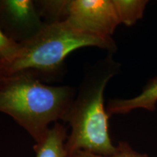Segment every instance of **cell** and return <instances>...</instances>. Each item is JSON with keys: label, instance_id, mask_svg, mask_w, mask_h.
I'll return each mask as SVG.
<instances>
[{"label": "cell", "instance_id": "ba28073f", "mask_svg": "<svg viewBox=\"0 0 157 157\" xmlns=\"http://www.w3.org/2000/svg\"><path fill=\"white\" fill-rule=\"evenodd\" d=\"M120 23L130 26L143 17L148 1L113 0Z\"/></svg>", "mask_w": 157, "mask_h": 157}, {"label": "cell", "instance_id": "8fae6325", "mask_svg": "<svg viewBox=\"0 0 157 157\" xmlns=\"http://www.w3.org/2000/svg\"><path fill=\"white\" fill-rule=\"evenodd\" d=\"M8 72L6 68L5 63L0 59V87H2L3 84L7 82L10 77Z\"/></svg>", "mask_w": 157, "mask_h": 157}, {"label": "cell", "instance_id": "7a4b0ae2", "mask_svg": "<svg viewBox=\"0 0 157 157\" xmlns=\"http://www.w3.org/2000/svg\"><path fill=\"white\" fill-rule=\"evenodd\" d=\"M20 44L21 48L14 60L5 62L9 75L28 74L42 82L61 76L65 59L74 50L84 47L116 49L113 39L82 32L67 21L45 23L32 38Z\"/></svg>", "mask_w": 157, "mask_h": 157}, {"label": "cell", "instance_id": "277c9868", "mask_svg": "<svg viewBox=\"0 0 157 157\" xmlns=\"http://www.w3.org/2000/svg\"><path fill=\"white\" fill-rule=\"evenodd\" d=\"M65 21L82 32L112 39L119 24L113 0H68Z\"/></svg>", "mask_w": 157, "mask_h": 157}, {"label": "cell", "instance_id": "52a82bcc", "mask_svg": "<svg viewBox=\"0 0 157 157\" xmlns=\"http://www.w3.org/2000/svg\"><path fill=\"white\" fill-rule=\"evenodd\" d=\"M67 137L66 127L56 123L40 143H35L36 157H67L65 149Z\"/></svg>", "mask_w": 157, "mask_h": 157}, {"label": "cell", "instance_id": "8992f818", "mask_svg": "<svg viewBox=\"0 0 157 157\" xmlns=\"http://www.w3.org/2000/svg\"><path fill=\"white\" fill-rule=\"evenodd\" d=\"M157 103V77L151 80L140 95L130 99L111 100L106 107L109 116L125 114L137 109L154 111Z\"/></svg>", "mask_w": 157, "mask_h": 157}, {"label": "cell", "instance_id": "30bf717a", "mask_svg": "<svg viewBox=\"0 0 157 157\" xmlns=\"http://www.w3.org/2000/svg\"><path fill=\"white\" fill-rule=\"evenodd\" d=\"M21 44L9 38L0 29V59L6 63L11 62L18 53Z\"/></svg>", "mask_w": 157, "mask_h": 157}, {"label": "cell", "instance_id": "6da1fadb", "mask_svg": "<svg viewBox=\"0 0 157 157\" xmlns=\"http://www.w3.org/2000/svg\"><path fill=\"white\" fill-rule=\"evenodd\" d=\"M76 95L69 86L48 85L28 74H15L0 87V111L13 118L39 143L51 123L65 121Z\"/></svg>", "mask_w": 157, "mask_h": 157}, {"label": "cell", "instance_id": "5b68a950", "mask_svg": "<svg viewBox=\"0 0 157 157\" xmlns=\"http://www.w3.org/2000/svg\"><path fill=\"white\" fill-rule=\"evenodd\" d=\"M44 25L35 2L0 0V29L15 42L29 40Z\"/></svg>", "mask_w": 157, "mask_h": 157}, {"label": "cell", "instance_id": "9c48e42d", "mask_svg": "<svg viewBox=\"0 0 157 157\" xmlns=\"http://www.w3.org/2000/svg\"><path fill=\"white\" fill-rule=\"evenodd\" d=\"M67 157H148V155L140 154L135 151L126 142H119L117 146V151L113 154L109 156H103L92 154V153L79 151L68 155Z\"/></svg>", "mask_w": 157, "mask_h": 157}, {"label": "cell", "instance_id": "3957f363", "mask_svg": "<svg viewBox=\"0 0 157 157\" xmlns=\"http://www.w3.org/2000/svg\"><path fill=\"white\" fill-rule=\"evenodd\" d=\"M93 67L86 73L65 121L71 127L65 149L67 156L83 151L109 156L117 151L109 134L110 116L104 106L105 86L115 72Z\"/></svg>", "mask_w": 157, "mask_h": 157}]
</instances>
